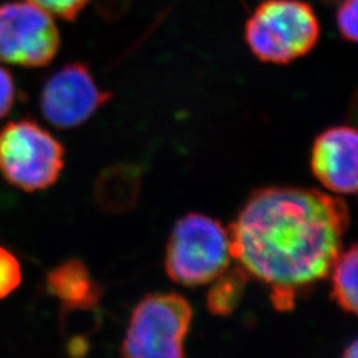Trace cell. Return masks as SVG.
I'll return each mask as SVG.
<instances>
[{"mask_svg": "<svg viewBox=\"0 0 358 358\" xmlns=\"http://www.w3.org/2000/svg\"><path fill=\"white\" fill-rule=\"evenodd\" d=\"M348 227L341 198L315 189H259L229 230L231 252L248 276L271 287L275 307L288 310L331 272Z\"/></svg>", "mask_w": 358, "mask_h": 358, "instance_id": "1", "label": "cell"}, {"mask_svg": "<svg viewBox=\"0 0 358 358\" xmlns=\"http://www.w3.org/2000/svg\"><path fill=\"white\" fill-rule=\"evenodd\" d=\"M320 22L301 0H266L245 24V41L263 63L288 64L304 57L320 38Z\"/></svg>", "mask_w": 358, "mask_h": 358, "instance_id": "2", "label": "cell"}, {"mask_svg": "<svg viewBox=\"0 0 358 358\" xmlns=\"http://www.w3.org/2000/svg\"><path fill=\"white\" fill-rule=\"evenodd\" d=\"M230 232L220 222L203 214L179 219L166 250V272L173 282L196 287L214 282L229 268Z\"/></svg>", "mask_w": 358, "mask_h": 358, "instance_id": "3", "label": "cell"}, {"mask_svg": "<svg viewBox=\"0 0 358 358\" xmlns=\"http://www.w3.org/2000/svg\"><path fill=\"white\" fill-rule=\"evenodd\" d=\"M64 158L62 142L34 120L11 121L0 129V173L17 189L51 187L62 176Z\"/></svg>", "mask_w": 358, "mask_h": 358, "instance_id": "4", "label": "cell"}, {"mask_svg": "<svg viewBox=\"0 0 358 358\" xmlns=\"http://www.w3.org/2000/svg\"><path fill=\"white\" fill-rule=\"evenodd\" d=\"M192 309L177 294H154L133 310L125 334L124 358H185V338Z\"/></svg>", "mask_w": 358, "mask_h": 358, "instance_id": "5", "label": "cell"}, {"mask_svg": "<svg viewBox=\"0 0 358 358\" xmlns=\"http://www.w3.org/2000/svg\"><path fill=\"white\" fill-rule=\"evenodd\" d=\"M59 50L60 32L53 15L28 0L0 4V62L45 66Z\"/></svg>", "mask_w": 358, "mask_h": 358, "instance_id": "6", "label": "cell"}, {"mask_svg": "<svg viewBox=\"0 0 358 358\" xmlns=\"http://www.w3.org/2000/svg\"><path fill=\"white\" fill-rule=\"evenodd\" d=\"M112 99V93L100 90L85 64H66L45 81L40 109L44 118L60 129L85 124Z\"/></svg>", "mask_w": 358, "mask_h": 358, "instance_id": "7", "label": "cell"}, {"mask_svg": "<svg viewBox=\"0 0 358 358\" xmlns=\"http://www.w3.org/2000/svg\"><path fill=\"white\" fill-rule=\"evenodd\" d=\"M358 138L352 127H334L316 138L310 167L321 185L336 194L357 192Z\"/></svg>", "mask_w": 358, "mask_h": 358, "instance_id": "8", "label": "cell"}, {"mask_svg": "<svg viewBox=\"0 0 358 358\" xmlns=\"http://www.w3.org/2000/svg\"><path fill=\"white\" fill-rule=\"evenodd\" d=\"M47 289L65 309L90 310L100 303L101 289L83 262L72 259L47 275Z\"/></svg>", "mask_w": 358, "mask_h": 358, "instance_id": "9", "label": "cell"}, {"mask_svg": "<svg viewBox=\"0 0 358 358\" xmlns=\"http://www.w3.org/2000/svg\"><path fill=\"white\" fill-rule=\"evenodd\" d=\"M357 245L349 247L336 259L332 269V294L348 313L357 312Z\"/></svg>", "mask_w": 358, "mask_h": 358, "instance_id": "10", "label": "cell"}, {"mask_svg": "<svg viewBox=\"0 0 358 358\" xmlns=\"http://www.w3.org/2000/svg\"><path fill=\"white\" fill-rule=\"evenodd\" d=\"M248 275L241 267L226 269L217 276V282L207 294V307L211 313L227 316L232 313L242 301Z\"/></svg>", "mask_w": 358, "mask_h": 358, "instance_id": "11", "label": "cell"}, {"mask_svg": "<svg viewBox=\"0 0 358 358\" xmlns=\"http://www.w3.org/2000/svg\"><path fill=\"white\" fill-rule=\"evenodd\" d=\"M22 282V268L16 256L0 247V300L13 294Z\"/></svg>", "mask_w": 358, "mask_h": 358, "instance_id": "12", "label": "cell"}, {"mask_svg": "<svg viewBox=\"0 0 358 358\" xmlns=\"http://www.w3.org/2000/svg\"><path fill=\"white\" fill-rule=\"evenodd\" d=\"M45 11L65 20H75L90 0H28Z\"/></svg>", "mask_w": 358, "mask_h": 358, "instance_id": "13", "label": "cell"}, {"mask_svg": "<svg viewBox=\"0 0 358 358\" xmlns=\"http://www.w3.org/2000/svg\"><path fill=\"white\" fill-rule=\"evenodd\" d=\"M357 0H343L336 19L341 36L352 43L357 40Z\"/></svg>", "mask_w": 358, "mask_h": 358, "instance_id": "14", "label": "cell"}, {"mask_svg": "<svg viewBox=\"0 0 358 358\" xmlns=\"http://www.w3.org/2000/svg\"><path fill=\"white\" fill-rule=\"evenodd\" d=\"M16 99V90L11 73L0 66V120L10 113Z\"/></svg>", "mask_w": 358, "mask_h": 358, "instance_id": "15", "label": "cell"}, {"mask_svg": "<svg viewBox=\"0 0 358 358\" xmlns=\"http://www.w3.org/2000/svg\"><path fill=\"white\" fill-rule=\"evenodd\" d=\"M343 358H358L357 341H353L350 345H348Z\"/></svg>", "mask_w": 358, "mask_h": 358, "instance_id": "16", "label": "cell"}]
</instances>
